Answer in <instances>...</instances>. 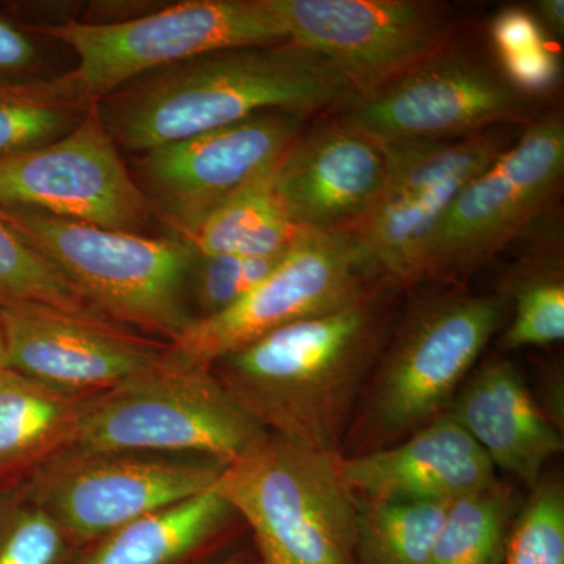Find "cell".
I'll use <instances>...</instances> for the list:
<instances>
[{
  "label": "cell",
  "mask_w": 564,
  "mask_h": 564,
  "mask_svg": "<svg viewBox=\"0 0 564 564\" xmlns=\"http://www.w3.org/2000/svg\"><path fill=\"white\" fill-rule=\"evenodd\" d=\"M215 488L250 525L263 564H356L359 497L339 454L267 434Z\"/></svg>",
  "instance_id": "cell-5"
},
{
  "label": "cell",
  "mask_w": 564,
  "mask_h": 564,
  "mask_svg": "<svg viewBox=\"0 0 564 564\" xmlns=\"http://www.w3.org/2000/svg\"><path fill=\"white\" fill-rule=\"evenodd\" d=\"M380 288L333 313L282 326L212 364L229 397L269 434L339 454L393 325Z\"/></svg>",
  "instance_id": "cell-2"
},
{
  "label": "cell",
  "mask_w": 564,
  "mask_h": 564,
  "mask_svg": "<svg viewBox=\"0 0 564 564\" xmlns=\"http://www.w3.org/2000/svg\"><path fill=\"white\" fill-rule=\"evenodd\" d=\"M380 288L364 273L350 234L307 231L243 299L198 318L166 345L163 359L210 369L223 356L282 326L343 310Z\"/></svg>",
  "instance_id": "cell-11"
},
{
  "label": "cell",
  "mask_w": 564,
  "mask_h": 564,
  "mask_svg": "<svg viewBox=\"0 0 564 564\" xmlns=\"http://www.w3.org/2000/svg\"><path fill=\"white\" fill-rule=\"evenodd\" d=\"M7 369L73 395L109 392L162 362L166 344L95 313L0 306Z\"/></svg>",
  "instance_id": "cell-16"
},
{
  "label": "cell",
  "mask_w": 564,
  "mask_h": 564,
  "mask_svg": "<svg viewBox=\"0 0 564 564\" xmlns=\"http://www.w3.org/2000/svg\"><path fill=\"white\" fill-rule=\"evenodd\" d=\"M0 207L143 234L150 206L98 110L63 139L0 161Z\"/></svg>",
  "instance_id": "cell-15"
},
{
  "label": "cell",
  "mask_w": 564,
  "mask_h": 564,
  "mask_svg": "<svg viewBox=\"0 0 564 564\" xmlns=\"http://www.w3.org/2000/svg\"><path fill=\"white\" fill-rule=\"evenodd\" d=\"M340 473L362 499L452 502L497 484L496 467L451 411L367 454L340 456Z\"/></svg>",
  "instance_id": "cell-18"
},
{
  "label": "cell",
  "mask_w": 564,
  "mask_h": 564,
  "mask_svg": "<svg viewBox=\"0 0 564 564\" xmlns=\"http://www.w3.org/2000/svg\"><path fill=\"white\" fill-rule=\"evenodd\" d=\"M274 169L212 212L187 240L196 254L272 258L299 242L307 231L292 221L274 191Z\"/></svg>",
  "instance_id": "cell-23"
},
{
  "label": "cell",
  "mask_w": 564,
  "mask_h": 564,
  "mask_svg": "<svg viewBox=\"0 0 564 564\" xmlns=\"http://www.w3.org/2000/svg\"><path fill=\"white\" fill-rule=\"evenodd\" d=\"M289 41L336 66L359 99L452 46L455 21L423 0H272Z\"/></svg>",
  "instance_id": "cell-13"
},
{
  "label": "cell",
  "mask_w": 564,
  "mask_h": 564,
  "mask_svg": "<svg viewBox=\"0 0 564 564\" xmlns=\"http://www.w3.org/2000/svg\"><path fill=\"white\" fill-rule=\"evenodd\" d=\"M284 254L272 258L196 254L188 280V302L195 321L221 313L239 302L272 273Z\"/></svg>",
  "instance_id": "cell-31"
},
{
  "label": "cell",
  "mask_w": 564,
  "mask_h": 564,
  "mask_svg": "<svg viewBox=\"0 0 564 564\" xmlns=\"http://www.w3.org/2000/svg\"><path fill=\"white\" fill-rule=\"evenodd\" d=\"M513 499L497 481L448 503L430 564H502Z\"/></svg>",
  "instance_id": "cell-26"
},
{
  "label": "cell",
  "mask_w": 564,
  "mask_h": 564,
  "mask_svg": "<svg viewBox=\"0 0 564 564\" xmlns=\"http://www.w3.org/2000/svg\"><path fill=\"white\" fill-rule=\"evenodd\" d=\"M306 122L285 111H262L143 152L131 174L152 218L187 242L220 204L280 163Z\"/></svg>",
  "instance_id": "cell-12"
},
{
  "label": "cell",
  "mask_w": 564,
  "mask_h": 564,
  "mask_svg": "<svg viewBox=\"0 0 564 564\" xmlns=\"http://www.w3.org/2000/svg\"><path fill=\"white\" fill-rule=\"evenodd\" d=\"M536 106L514 90L497 66L451 46L343 113L388 147L529 124L538 117Z\"/></svg>",
  "instance_id": "cell-14"
},
{
  "label": "cell",
  "mask_w": 564,
  "mask_h": 564,
  "mask_svg": "<svg viewBox=\"0 0 564 564\" xmlns=\"http://www.w3.org/2000/svg\"><path fill=\"white\" fill-rule=\"evenodd\" d=\"M502 564H564V488L541 478L513 519Z\"/></svg>",
  "instance_id": "cell-30"
},
{
  "label": "cell",
  "mask_w": 564,
  "mask_h": 564,
  "mask_svg": "<svg viewBox=\"0 0 564 564\" xmlns=\"http://www.w3.org/2000/svg\"><path fill=\"white\" fill-rule=\"evenodd\" d=\"M267 434L210 369L162 359L150 372L91 395L73 447L198 456L229 466Z\"/></svg>",
  "instance_id": "cell-6"
},
{
  "label": "cell",
  "mask_w": 564,
  "mask_h": 564,
  "mask_svg": "<svg viewBox=\"0 0 564 564\" xmlns=\"http://www.w3.org/2000/svg\"><path fill=\"white\" fill-rule=\"evenodd\" d=\"M33 31L73 50V74L96 102L141 74L195 55L289 40L272 0H187L133 20H65Z\"/></svg>",
  "instance_id": "cell-8"
},
{
  "label": "cell",
  "mask_w": 564,
  "mask_h": 564,
  "mask_svg": "<svg viewBox=\"0 0 564 564\" xmlns=\"http://www.w3.org/2000/svg\"><path fill=\"white\" fill-rule=\"evenodd\" d=\"M232 513L215 485L113 530L70 564H182L203 547Z\"/></svg>",
  "instance_id": "cell-21"
},
{
  "label": "cell",
  "mask_w": 564,
  "mask_h": 564,
  "mask_svg": "<svg viewBox=\"0 0 564 564\" xmlns=\"http://www.w3.org/2000/svg\"><path fill=\"white\" fill-rule=\"evenodd\" d=\"M508 307L502 293L458 285L415 302L393 325L364 386L340 456L400 443L447 413Z\"/></svg>",
  "instance_id": "cell-3"
},
{
  "label": "cell",
  "mask_w": 564,
  "mask_h": 564,
  "mask_svg": "<svg viewBox=\"0 0 564 564\" xmlns=\"http://www.w3.org/2000/svg\"><path fill=\"white\" fill-rule=\"evenodd\" d=\"M91 395H73L0 369V478L73 447Z\"/></svg>",
  "instance_id": "cell-20"
},
{
  "label": "cell",
  "mask_w": 564,
  "mask_h": 564,
  "mask_svg": "<svg viewBox=\"0 0 564 564\" xmlns=\"http://www.w3.org/2000/svg\"><path fill=\"white\" fill-rule=\"evenodd\" d=\"M225 467L198 456L70 447L29 470L18 489L76 545H90L141 516L207 491Z\"/></svg>",
  "instance_id": "cell-10"
},
{
  "label": "cell",
  "mask_w": 564,
  "mask_h": 564,
  "mask_svg": "<svg viewBox=\"0 0 564 564\" xmlns=\"http://www.w3.org/2000/svg\"><path fill=\"white\" fill-rule=\"evenodd\" d=\"M77 547L65 529L20 489L0 492V564H70Z\"/></svg>",
  "instance_id": "cell-29"
},
{
  "label": "cell",
  "mask_w": 564,
  "mask_h": 564,
  "mask_svg": "<svg viewBox=\"0 0 564 564\" xmlns=\"http://www.w3.org/2000/svg\"><path fill=\"white\" fill-rule=\"evenodd\" d=\"M534 17L543 25L552 39H563L564 35V2L563 0H540L534 3Z\"/></svg>",
  "instance_id": "cell-33"
},
{
  "label": "cell",
  "mask_w": 564,
  "mask_h": 564,
  "mask_svg": "<svg viewBox=\"0 0 564 564\" xmlns=\"http://www.w3.org/2000/svg\"><path fill=\"white\" fill-rule=\"evenodd\" d=\"M13 303L93 313L62 273L0 214V306Z\"/></svg>",
  "instance_id": "cell-28"
},
{
  "label": "cell",
  "mask_w": 564,
  "mask_h": 564,
  "mask_svg": "<svg viewBox=\"0 0 564 564\" xmlns=\"http://www.w3.org/2000/svg\"><path fill=\"white\" fill-rule=\"evenodd\" d=\"M547 218L524 237L529 247L511 267L500 292L513 310L500 340L505 350L543 347L564 337L562 234L556 221L545 225Z\"/></svg>",
  "instance_id": "cell-22"
},
{
  "label": "cell",
  "mask_w": 564,
  "mask_h": 564,
  "mask_svg": "<svg viewBox=\"0 0 564 564\" xmlns=\"http://www.w3.org/2000/svg\"><path fill=\"white\" fill-rule=\"evenodd\" d=\"M564 176L562 111L538 115L519 139L448 207L426 256L423 282L458 285L524 239L558 202Z\"/></svg>",
  "instance_id": "cell-9"
},
{
  "label": "cell",
  "mask_w": 564,
  "mask_h": 564,
  "mask_svg": "<svg viewBox=\"0 0 564 564\" xmlns=\"http://www.w3.org/2000/svg\"><path fill=\"white\" fill-rule=\"evenodd\" d=\"M448 503L359 497L356 564H430Z\"/></svg>",
  "instance_id": "cell-25"
},
{
  "label": "cell",
  "mask_w": 564,
  "mask_h": 564,
  "mask_svg": "<svg viewBox=\"0 0 564 564\" xmlns=\"http://www.w3.org/2000/svg\"><path fill=\"white\" fill-rule=\"evenodd\" d=\"M304 128L274 169L289 217L310 232H351L377 202L388 150L339 113Z\"/></svg>",
  "instance_id": "cell-17"
},
{
  "label": "cell",
  "mask_w": 564,
  "mask_h": 564,
  "mask_svg": "<svg viewBox=\"0 0 564 564\" xmlns=\"http://www.w3.org/2000/svg\"><path fill=\"white\" fill-rule=\"evenodd\" d=\"M497 68L508 84L532 101H544L562 85L558 44L544 31L533 11L508 7L489 25Z\"/></svg>",
  "instance_id": "cell-27"
},
{
  "label": "cell",
  "mask_w": 564,
  "mask_h": 564,
  "mask_svg": "<svg viewBox=\"0 0 564 564\" xmlns=\"http://www.w3.org/2000/svg\"><path fill=\"white\" fill-rule=\"evenodd\" d=\"M0 369H7L6 347H3L2 329H0Z\"/></svg>",
  "instance_id": "cell-34"
},
{
  "label": "cell",
  "mask_w": 564,
  "mask_h": 564,
  "mask_svg": "<svg viewBox=\"0 0 564 564\" xmlns=\"http://www.w3.org/2000/svg\"><path fill=\"white\" fill-rule=\"evenodd\" d=\"M516 126L452 140L388 144V174L377 202L350 237L364 273L399 292L423 282L430 245L448 207L521 133Z\"/></svg>",
  "instance_id": "cell-7"
},
{
  "label": "cell",
  "mask_w": 564,
  "mask_h": 564,
  "mask_svg": "<svg viewBox=\"0 0 564 564\" xmlns=\"http://www.w3.org/2000/svg\"><path fill=\"white\" fill-rule=\"evenodd\" d=\"M448 411L496 470L513 475L527 488L540 484L547 463L563 451V433L507 359L477 367Z\"/></svg>",
  "instance_id": "cell-19"
},
{
  "label": "cell",
  "mask_w": 564,
  "mask_h": 564,
  "mask_svg": "<svg viewBox=\"0 0 564 564\" xmlns=\"http://www.w3.org/2000/svg\"><path fill=\"white\" fill-rule=\"evenodd\" d=\"M358 101L336 66L288 40L207 52L150 70L104 96L96 110L118 150L143 154L262 111L310 121Z\"/></svg>",
  "instance_id": "cell-1"
},
{
  "label": "cell",
  "mask_w": 564,
  "mask_h": 564,
  "mask_svg": "<svg viewBox=\"0 0 564 564\" xmlns=\"http://www.w3.org/2000/svg\"><path fill=\"white\" fill-rule=\"evenodd\" d=\"M95 107L73 70L47 79L0 84V161L63 139Z\"/></svg>",
  "instance_id": "cell-24"
},
{
  "label": "cell",
  "mask_w": 564,
  "mask_h": 564,
  "mask_svg": "<svg viewBox=\"0 0 564 564\" xmlns=\"http://www.w3.org/2000/svg\"><path fill=\"white\" fill-rule=\"evenodd\" d=\"M35 33L0 17V84L55 76L46 69V52L35 39Z\"/></svg>",
  "instance_id": "cell-32"
},
{
  "label": "cell",
  "mask_w": 564,
  "mask_h": 564,
  "mask_svg": "<svg viewBox=\"0 0 564 564\" xmlns=\"http://www.w3.org/2000/svg\"><path fill=\"white\" fill-rule=\"evenodd\" d=\"M0 214L107 321L172 344L195 322L188 280L196 251L176 237L111 231L0 207Z\"/></svg>",
  "instance_id": "cell-4"
}]
</instances>
